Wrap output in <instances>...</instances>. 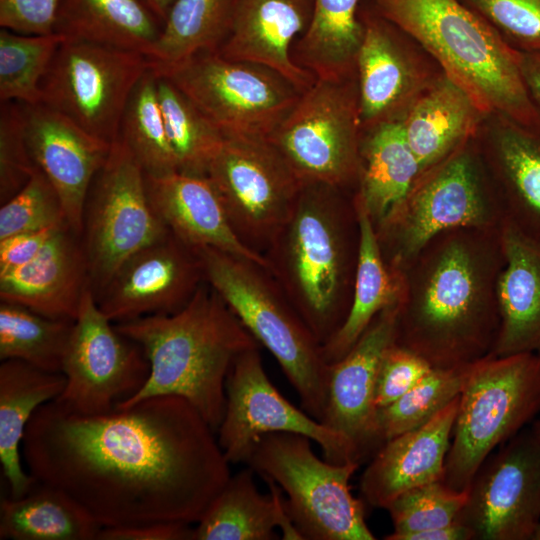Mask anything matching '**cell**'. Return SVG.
Listing matches in <instances>:
<instances>
[{"label":"cell","instance_id":"obj_46","mask_svg":"<svg viewBox=\"0 0 540 540\" xmlns=\"http://www.w3.org/2000/svg\"><path fill=\"white\" fill-rule=\"evenodd\" d=\"M431 365L395 342L384 351L378 366L374 403L376 409L383 408L410 390L431 371Z\"/></svg>","mask_w":540,"mask_h":540},{"label":"cell","instance_id":"obj_21","mask_svg":"<svg viewBox=\"0 0 540 540\" xmlns=\"http://www.w3.org/2000/svg\"><path fill=\"white\" fill-rule=\"evenodd\" d=\"M364 36L356 61L359 119L362 132L401 120L419 94L433 80L388 22L378 13L361 17Z\"/></svg>","mask_w":540,"mask_h":540},{"label":"cell","instance_id":"obj_36","mask_svg":"<svg viewBox=\"0 0 540 540\" xmlns=\"http://www.w3.org/2000/svg\"><path fill=\"white\" fill-rule=\"evenodd\" d=\"M237 0H174L148 56L164 71L201 52L218 51L231 29Z\"/></svg>","mask_w":540,"mask_h":540},{"label":"cell","instance_id":"obj_45","mask_svg":"<svg viewBox=\"0 0 540 540\" xmlns=\"http://www.w3.org/2000/svg\"><path fill=\"white\" fill-rule=\"evenodd\" d=\"M520 52H540V0H461Z\"/></svg>","mask_w":540,"mask_h":540},{"label":"cell","instance_id":"obj_35","mask_svg":"<svg viewBox=\"0 0 540 540\" xmlns=\"http://www.w3.org/2000/svg\"><path fill=\"white\" fill-rule=\"evenodd\" d=\"M360 227L358 262L349 313L335 335L322 346L332 364L345 356L374 317L398 302L399 282L385 263L375 227L361 201L354 195Z\"/></svg>","mask_w":540,"mask_h":540},{"label":"cell","instance_id":"obj_26","mask_svg":"<svg viewBox=\"0 0 540 540\" xmlns=\"http://www.w3.org/2000/svg\"><path fill=\"white\" fill-rule=\"evenodd\" d=\"M500 330L492 355L540 353V241L503 222Z\"/></svg>","mask_w":540,"mask_h":540},{"label":"cell","instance_id":"obj_7","mask_svg":"<svg viewBox=\"0 0 540 540\" xmlns=\"http://www.w3.org/2000/svg\"><path fill=\"white\" fill-rule=\"evenodd\" d=\"M540 412V353L490 355L474 363L463 387L442 482L467 491L495 448Z\"/></svg>","mask_w":540,"mask_h":540},{"label":"cell","instance_id":"obj_29","mask_svg":"<svg viewBox=\"0 0 540 540\" xmlns=\"http://www.w3.org/2000/svg\"><path fill=\"white\" fill-rule=\"evenodd\" d=\"M66 378L16 359L0 365V462L10 497L24 495L35 483L23 468L21 445L29 421L42 405L56 399Z\"/></svg>","mask_w":540,"mask_h":540},{"label":"cell","instance_id":"obj_24","mask_svg":"<svg viewBox=\"0 0 540 540\" xmlns=\"http://www.w3.org/2000/svg\"><path fill=\"white\" fill-rule=\"evenodd\" d=\"M312 8L313 0H237L230 32L218 52L268 67L302 93L316 78L295 63L291 46L305 32Z\"/></svg>","mask_w":540,"mask_h":540},{"label":"cell","instance_id":"obj_25","mask_svg":"<svg viewBox=\"0 0 540 540\" xmlns=\"http://www.w3.org/2000/svg\"><path fill=\"white\" fill-rule=\"evenodd\" d=\"M145 183L155 214L180 240L196 249L212 247L250 259L268 269L265 257L248 248L233 230L207 176L145 175Z\"/></svg>","mask_w":540,"mask_h":540},{"label":"cell","instance_id":"obj_42","mask_svg":"<svg viewBox=\"0 0 540 540\" xmlns=\"http://www.w3.org/2000/svg\"><path fill=\"white\" fill-rule=\"evenodd\" d=\"M467 500V491H456L442 481L411 488L386 508L394 530L386 540H400L409 533L444 527L457 521Z\"/></svg>","mask_w":540,"mask_h":540},{"label":"cell","instance_id":"obj_9","mask_svg":"<svg viewBox=\"0 0 540 540\" xmlns=\"http://www.w3.org/2000/svg\"><path fill=\"white\" fill-rule=\"evenodd\" d=\"M311 440L295 433L262 436L245 461L255 474L287 495V512L303 540H374L364 503L350 479L358 462L335 464L319 458Z\"/></svg>","mask_w":540,"mask_h":540},{"label":"cell","instance_id":"obj_51","mask_svg":"<svg viewBox=\"0 0 540 540\" xmlns=\"http://www.w3.org/2000/svg\"><path fill=\"white\" fill-rule=\"evenodd\" d=\"M521 67L527 89L540 111V52H521Z\"/></svg>","mask_w":540,"mask_h":540},{"label":"cell","instance_id":"obj_10","mask_svg":"<svg viewBox=\"0 0 540 540\" xmlns=\"http://www.w3.org/2000/svg\"><path fill=\"white\" fill-rule=\"evenodd\" d=\"M362 129L356 79L316 81L269 137L303 185L357 189Z\"/></svg>","mask_w":540,"mask_h":540},{"label":"cell","instance_id":"obj_12","mask_svg":"<svg viewBox=\"0 0 540 540\" xmlns=\"http://www.w3.org/2000/svg\"><path fill=\"white\" fill-rule=\"evenodd\" d=\"M168 233L150 205L144 171L119 137L83 209L81 241L95 298L130 256Z\"/></svg>","mask_w":540,"mask_h":540},{"label":"cell","instance_id":"obj_28","mask_svg":"<svg viewBox=\"0 0 540 540\" xmlns=\"http://www.w3.org/2000/svg\"><path fill=\"white\" fill-rule=\"evenodd\" d=\"M483 115L471 97L444 73L433 78L401 119L421 173L471 141Z\"/></svg>","mask_w":540,"mask_h":540},{"label":"cell","instance_id":"obj_17","mask_svg":"<svg viewBox=\"0 0 540 540\" xmlns=\"http://www.w3.org/2000/svg\"><path fill=\"white\" fill-rule=\"evenodd\" d=\"M457 521L477 540H533L540 523V443L530 429L483 462Z\"/></svg>","mask_w":540,"mask_h":540},{"label":"cell","instance_id":"obj_54","mask_svg":"<svg viewBox=\"0 0 540 540\" xmlns=\"http://www.w3.org/2000/svg\"><path fill=\"white\" fill-rule=\"evenodd\" d=\"M533 540H540V523L539 526L534 534Z\"/></svg>","mask_w":540,"mask_h":540},{"label":"cell","instance_id":"obj_14","mask_svg":"<svg viewBox=\"0 0 540 540\" xmlns=\"http://www.w3.org/2000/svg\"><path fill=\"white\" fill-rule=\"evenodd\" d=\"M206 176L239 239L264 256L302 189L287 162L268 139H225Z\"/></svg>","mask_w":540,"mask_h":540},{"label":"cell","instance_id":"obj_52","mask_svg":"<svg viewBox=\"0 0 540 540\" xmlns=\"http://www.w3.org/2000/svg\"><path fill=\"white\" fill-rule=\"evenodd\" d=\"M161 22L166 20L174 0H142Z\"/></svg>","mask_w":540,"mask_h":540},{"label":"cell","instance_id":"obj_4","mask_svg":"<svg viewBox=\"0 0 540 540\" xmlns=\"http://www.w3.org/2000/svg\"><path fill=\"white\" fill-rule=\"evenodd\" d=\"M115 326L141 346L150 365L144 386L116 408L175 395L189 401L217 432L225 412L228 373L241 353L259 343L214 288L205 281L180 311Z\"/></svg>","mask_w":540,"mask_h":540},{"label":"cell","instance_id":"obj_23","mask_svg":"<svg viewBox=\"0 0 540 540\" xmlns=\"http://www.w3.org/2000/svg\"><path fill=\"white\" fill-rule=\"evenodd\" d=\"M459 396L428 422L385 441L374 453L360 478L367 504L386 509L401 493L442 481Z\"/></svg>","mask_w":540,"mask_h":540},{"label":"cell","instance_id":"obj_37","mask_svg":"<svg viewBox=\"0 0 540 540\" xmlns=\"http://www.w3.org/2000/svg\"><path fill=\"white\" fill-rule=\"evenodd\" d=\"M156 74L158 100L178 172L206 176L225 137L177 86Z\"/></svg>","mask_w":540,"mask_h":540},{"label":"cell","instance_id":"obj_43","mask_svg":"<svg viewBox=\"0 0 540 540\" xmlns=\"http://www.w3.org/2000/svg\"><path fill=\"white\" fill-rule=\"evenodd\" d=\"M67 223L60 198L37 168L30 180L0 208V240Z\"/></svg>","mask_w":540,"mask_h":540},{"label":"cell","instance_id":"obj_40","mask_svg":"<svg viewBox=\"0 0 540 540\" xmlns=\"http://www.w3.org/2000/svg\"><path fill=\"white\" fill-rule=\"evenodd\" d=\"M473 365L474 363L454 368H432L396 401L377 409L375 432L380 445L425 424L457 398Z\"/></svg>","mask_w":540,"mask_h":540},{"label":"cell","instance_id":"obj_20","mask_svg":"<svg viewBox=\"0 0 540 540\" xmlns=\"http://www.w3.org/2000/svg\"><path fill=\"white\" fill-rule=\"evenodd\" d=\"M23 105L31 156L56 190L68 225L81 237L86 197L112 144L41 103Z\"/></svg>","mask_w":540,"mask_h":540},{"label":"cell","instance_id":"obj_39","mask_svg":"<svg viewBox=\"0 0 540 540\" xmlns=\"http://www.w3.org/2000/svg\"><path fill=\"white\" fill-rule=\"evenodd\" d=\"M119 137L146 176L163 177L178 172L158 100L157 74L151 65L128 100Z\"/></svg>","mask_w":540,"mask_h":540},{"label":"cell","instance_id":"obj_44","mask_svg":"<svg viewBox=\"0 0 540 540\" xmlns=\"http://www.w3.org/2000/svg\"><path fill=\"white\" fill-rule=\"evenodd\" d=\"M37 168L27 143L24 105L14 101L1 102L0 203L14 196Z\"/></svg>","mask_w":540,"mask_h":540},{"label":"cell","instance_id":"obj_15","mask_svg":"<svg viewBox=\"0 0 540 540\" xmlns=\"http://www.w3.org/2000/svg\"><path fill=\"white\" fill-rule=\"evenodd\" d=\"M226 405L216 432L230 464L245 463L259 439L269 433H295L321 448L325 460L335 464L361 463L353 444L304 409L290 403L268 378L259 347L248 349L234 361L226 380Z\"/></svg>","mask_w":540,"mask_h":540},{"label":"cell","instance_id":"obj_13","mask_svg":"<svg viewBox=\"0 0 540 540\" xmlns=\"http://www.w3.org/2000/svg\"><path fill=\"white\" fill-rule=\"evenodd\" d=\"M150 65L139 52L64 40L42 81L41 104L112 144L128 100Z\"/></svg>","mask_w":540,"mask_h":540},{"label":"cell","instance_id":"obj_3","mask_svg":"<svg viewBox=\"0 0 540 540\" xmlns=\"http://www.w3.org/2000/svg\"><path fill=\"white\" fill-rule=\"evenodd\" d=\"M355 193L303 185L294 210L264 253L268 270L323 346L352 303L360 227Z\"/></svg>","mask_w":540,"mask_h":540},{"label":"cell","instance_id":"obj_19","mask_svg":"<svg viewBox=\"0 0 540 540\" xmlns=\"http://www.w3.org/2000/svg\"><path fill=\"white\" fill-rule=\"evenodd\" d=\"M397 303L380 311L353 347L329 364L323 424L347 438L361 462L380 443L375 432L374 391L380 359L395 341Z\"/></svg>","mask_w":540,"mask_h":540},{"label":"cell","instance_id":"obj_53","mask_svg":"<svg viewBox=\"0 0 540 540\" xmlns=\"http://www.w3.org/2000/svg\"><path fill=\"white\" fill-rule=\"evenodd\" d=\"M530 430L537 439V441L540 443V420L534 421Z\"/></svg>","mask_w":540,"mask_h":540},{"label":"cell","instance_id":"obj_30","mask_svg":"<svg viewBox=\"0 0 540 540\" xmlns=\"http://www.w3.org/2000/svg\"><path fill=\"white\" fill-rule=\"evenodd\" d=\"M491 163L503 222L540 241V129L499 118Z\"/></svg>","mask_w":540,"mask_h":540},{"label":"cell","instance_id":"obj_16","mask_svg":"<svg viewBox=\"0 0 540 540\" xmlns=\"http://www.w3.org/2000/svg\"><path fill=\"white\" fill-rule=\"evenodd\" d=\"M61 373L66 384L54 400L72 412L96 415L134 396L146 383L150 365L141 346L117 330L88 289Z\"/></svg>","mask_w":540,"mask_h":540},{"label":"cell","instance_id":"obj_8","mask_svg":"<svg viewBox=\"0 0 540 540\" xmlns=\"http://www.w3.org/2000/svg\"><path fill=\"white\" fill-rule=\"evenodd\" d=\"M503 214L470 141L422 172L375 228L385 263L400 271L434 236L454 228H499Z\"/></svg>","mask_w":540,"mask_h":540},{"label":"cell","instance_id":"obj_31","mask_svg":"<svg viewBox=\"0 0 540 540\" xmlns=\"http://www.w3.org/2000/svg\"><path fill=\"white\" fill-rule=\"evenodd\" d=\"M355 192L377 228L405 199L421 174L401 120L363 132Z\"/></svg>","mask_w":540,"mask_h":540},{"label":"cell","instance_id":"obj_32","mask_svg":"<svg viewBox=\"0 0 540 540\" xmlns=\"http://www.w3.org/2000/svg\"><path fill=\"white\" fill-rule=\"evenodd\" d=\"M162 24L142 0H60L54 32L65 40L84 41L147 57Z\"/></svg>","mask_w":540,"mask_h":540},{"label":"cell","instance_id":"obj_2","mask_svg":"<svg viewBox=\"0 0 540 540\" xmlns=\"http://www.w3.org/2000/svg\"><path fill=\"white\" fill-rule=\"evenodd\" d=\"M504 263L501 227H461L434 236L394 274V342L432 368L465 366L492 355Z\"/></svg>","mask_w":540,"mask_h":540},{"label":"cell","instance_id":"obj_22","mask_svg":"<svg viewBox=\"0 0 540 540\" xmlns=\"http://www.w3.org/2000/svg\"><path fill=\"white\" fill-rule=\"evenodd\" d=\"M91 289L81 237L65 223L29 263L0 273V300L41 315L75 320Z\"/></svg>","mask_w":540,"mask_h":540},{"label":"cell","instance_id":"obj_5","mask_svg":"<svg viewBox=\"0 0 540 540\" xmlns=\"http://www.w3.org/2000/svg\"><path fill=\"white\" fill-rule=\"evenodd\" d=\"M377 13L417 41L480 111L540 129L521 52L461 0H373Z\"/></svg>","mask_w":540,"mask_h":540},{"label":"cell","instance_id":"obj_50","mask_svg":"<svg viewBox=\"0 0 540 540\" xmlns=\"http://www.w3.org/2000/svg\"><path fill=\"white\" fill-rule=\"evenodd\" d=\"M472 531L456 521L450 525L409 533L400 540H472Z\"/></svg>","mask_w":540,"mask_h":540},{"label":"cell","instance_id":"obj_27","mask_svg":"<svg viewBox=\"0 0 540 540\" xmlns=\"http://www.w3.org/2000/svg\"><path fill=\"white\" fill-rule=\"evenodd\" d=\"M255 472L248 466L231 475L223 489L193 527V540H303L292 522L281 488L263 479L270 493L259 492Z\"/></svg>","mask_w":540,"mask_h":540},{"label":"cell","instance_id":"obj_34","mask_svg":"<svg viewBox=\"0 0 540 540\" xmlns=\"http://www.w3.org/2000/svg\"><path fill=\"white\" fill-rule=\"evenodd\" d=\"M101 529L66 493L37 480L24 495L1 498V540H97Z\"/></svg>","mask_w":540,"mask_h":540},{"label":"cell","instance_id":"obj_41","mask_svg":"<svg viewBox=\"0 0 540 540\" xmlns=\"http://www.w3.org/2000/svg\"><path fill=\"white\" fill-rule=\"evenodd\" d=\"M65 38L0 29V102L41 103L42 81Z\"/></svg>","mask_w":540,"mask_h":540},{"label":"cell","instance_id":"obj_18","mask_svg":"<svg viewBox=\"0 0 540 540\" xmlns=\"http://www.w3.org/2000/svg\"><path fill=\"white\" fill-rule=\"evenodd\" d=\"M205 281L197 249L169 231L130 256L95 299L117 324L176 313Z\"/></svg>","mask_w":540,"mask_h":540},{"label":"cell","instance_id":"obj_11","mask_svg":"<svg viewBox=\"0 0 540 540\" xmlns=\"http://www.w3.org/2000/svg\"><path fill=\"white\" fill-rule=\"evenodd\" d=\"M156 71V70H155ZM225 139H269L301 92L276 71L201 52L164 71Z\"/></svg>","mask_w":540,"mask_h":540},{"label":"cell","instance_id":"obj_6","mask_svg":"<svg viewBox=\"0 0 540 540\" xmlns=\"http://www.w3.org/2000/svg\"><path fill=\"white\" fill-rule=\"evenodd\" d=\"M205 280L279 363L301 408L321 422L329 364L322 345L262 265L212 247L197 249Z\"/></svg>","mask_w":540,"mask_h":540},{"label":"cell","instance_id":"obj_47","mask_svg":"<svg viewBox=\"0 0 540 540\" xmlns=\"http://www.w3.org/2000/svg\"><path fill=\"white\" fill-rule=\"evenodd\" d=\"M60 0H0V26L20 34L54 32Z\"/></svg>","mask_w":540,"mask_h":540},{"label":"cell","instance_id":"obj_49","mask_svg":"<svg viewBox=\"0 0 540 540\" xmlns=\"http://www.w3.org/2000/svg\"><path fill=\"white\" fill-rule=\"evenodd\" d=\"M194 529L183 523H156L136 527H102L97 540H193Z\"/></svg>","mask_w":540,"mask_h":540},{"label":"cell","instance_id":"obj_48","mask_svg":"<svg viewBox=\"0 0 540 540\" xmlns=\"http://www.w3.org/2000/svg\"><path fill=\"white\" fill-rule=\"evenodd\" d=\"M62 225L40 231L19 233L0 240V273L31 262Z\"/></svg>","mask_w":540,"mask_h":540},{"label":"cell","instance_id":"obj_1","mask_svg":"<svg viewBox=\"0 0 540 540\" xmlns=\"http://www.w3.org/2000/svg\"><path fill=\"white\" fill-rule=\"evenodd\" d=\"M21 451L35 480L102 527L196 524L231 477L216 432L175 395L96 415L52 400L32 416Z\"/></svg>","mask_w":540,"mask_h":540},{"label":"cell","instance_id":"obj_33","mask_svg":"<svg viewBox=\"0 0 540 540\" xmlns=\"http://www.w3.org/2000/svg\"><path fill=\"white\" fill-rule=\"evenodd\" d=\"M361 0H313L310 22L296 41L293 60L316 79L340 81L356 76L364 36Z\"/></svg>","mask_w":540,"mask_h":540},{"label":"cell","instance_id":"obj_38","mask_svg":"<svg viewBox=\"0 0 540 540\" xmlns=\"http://www.w3.org/2000/svg\"><path fill=\"white\" fill-rule=\"evenodd\" d=\"M75 320L55 319L0 300V359L61 373Z\"/></svg>","mask_w":540,"mask_h":540}]
</instances>
